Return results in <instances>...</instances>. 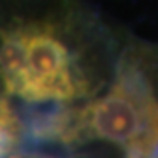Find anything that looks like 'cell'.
<instances>
[{"label":"cell","mask_w":158,"mask_h":158,"mask_svg":"<svg viewBox=\"0 0 158 158\" xmlns=\"http://www.w3.org/2000/svg\"><path fill=\"white\" fill-rule=\"evenodd\" d=\"M32 134L63 144L106 141L127 158H158V46L123 48L104 95L53 111L32 125Z\"/></svg>","instance_id":"2"},{"label":"cell","mask_w":158,"mask_h":158,"mask_svg":"<svg viewBox=\"0 0 158 158\" xmlns=\"http://www.w3.org/2000/svg\"><path fill=\"white\" fill-rule=\"evenodd\" d=\"M116 62L107 30L74 2L18 16L2 32L4 91L30 104H72L97 93Z\"/></svg>","instance_id":"1"},{"label":"cell","mask_w":158,"mask_h":158,"mask_svg":"<svg viewBox=\"0 0 158 158\" xmlns=\"http://www.w3.org/2000/svg\"><path fill=\"white\" fill-rule=\"evenodd\" d=\"M21 119L4 95L2 97V158H9L14 153V149L21 142Z\"/></svg>","instance_id":"3"},{"label":"cell","mask_w":158,"mask_h":158,"mask_svg":"<svg viewBox=\"0 0 158 158\" xmlns=\"http://www.w3.org/2000/svg\"><path fill=\"white\" fill-rule=\"evenodd\" d=\"M9 158H42V156H35V155H11Z\"/></svg>","instance_id":"4"}]
</instances>
